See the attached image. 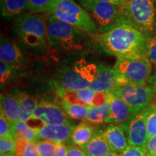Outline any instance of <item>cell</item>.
<instances>
[{"instance_id":"42","label":"cell","mask_w":156,"mask_h":156,"mask_svg":"<svg viewBox=\"0 0 156 156\" xmlns=\"http://www.w3.org/2000/svg\"><path fill=\"white\" fill-rule=\"evenodd\" d=\"M155 103H156V94H155ZM154 100V101H155Z\"/></svg>"},{"instance_id":"3","label":"cell","mask_w":156,"mask_h":156,"mask_svg":"<svg viewBox=\"0 0 156 156\" xmlns=\"http://www.w3.org/2000/svg\"><path fill=\"white\" fill-rule=\"evenodd\" d=\"M13 31L20 41L28 47L38 50L48 48L47 20L42 15L23 13L15 19Z\"/></svg>"},{"instance_id":"7","label":"cell","mask_w":156,"mask_h":156,"mask_svg":"<svg viewBox=\"0 0 156 156\" xmlns=\"http://www.w3.org/2000/svg\"><path fill=\"white\" fill-rule=\"evenodd\" d=\"M126 16L129 24L148 38L156 31V0H126Z\"/></svg>"},{"instance_id":"18","label":"cell","mask_w":156,"mask_h":156,"mask_svg":"<svg viewBox=\"0 0 156 156\" xmlns=\"http://www.w3.org/2000/svg\"><path fill=\"white\" fill-rule=\"evenodd\" d=\"M1 112L11 123L20 121V107L17 98L14 95L4 94L1 95Z\"/></svg>"},{"instance_id":"30","label":"cell","mask_w":156,"mask_h":156,"mask_svg":"<svg viewBox=\"0 0 156 156\" xmlns=\"http://www.w3.org/2000/svg\"><path fill=\"white\" fill-rule=\"evenodd\" d=\"M17 141L14 137L0 138L1 155H15L17 151Z\"/></svg>"},{"instance_id":"6","label":"cell","mask_w":156,"mask_h":156,"mask_svg":"<svg viewBox=\"0 0 156 156\" xmlns=\"http://www.w3.org/2000/svg\"><path fill=\"white\" fill-rule=\"evenodd\" d=\"M77 1L89 13L101 34L108 32L124 23H129L124 7L97 0Z\"/></svg>"},{"instance_id":"1","label":"cell","mask_w":156,"mask_h":156,"mask_svg":"<svg viewBox=\"0 0 156 156\" xmlns=\"http://www.w3.org/2000/svg\"><path fill=\"white\" fill-rule=\"evenodd\" d=\"M107 54L124 58H147L148 38L129 23L95 37Z\"/></svg>"},{"instance_id":"13","label":"cell","mask_w":156,"mask_h":156,"mask_svg":"<svg viewBox=\"0 0 156 156\" xmlns=\"http://www.w3.org/2000/svg\"><path fill=\"white\" fill-rule=\"evenodd\" d=\"M120 85L118 75L114 67L100 64L98 65L97 72L93 81L89 88L96 93H112Z\"/></svg>"},{"instance_id":"35","label":"cell","mask_w":156,"mask_h":156,"mask_svg":"<svg viewBox=\"0 0 156 156\" xmlns=\"http://www.w3.org/2000/svg\"><path fill=\"white\" fill-rule=\"evenodd\" d=\"M144 148L146 156H156V135L147 140Z\"/></svg>"},{"instance_id":"2","label":"cell","mask_w":156,"mask_h":156,"mask_svg":"<svg viewBox=\"0 0 156 156\" xmlns=\"http://www.w3.org/2000/svg\"><path fill=\"white\" fill-rule=\"evenodd\" d=\"M47 37L49 48L56 55L85 54L95 44L92 36L53 16L47 20Z\"/></svg>"},{"instance_id":"8","label":"cell","mask_w":156,"mask_h":156,"mask_svg":"<svg viewBox=\"0 0 156 156\" xmlns=\"http://www.w3.org/2000/svg\"><path fill=\"white\" fill-rule=\"evenodd\" d=\"M120 84L146 85L153 71V64L148 58H118L114 65Z\"/></svg>"},{"instance_id":"9","label":"cell","mask_w":156,"mask_h":156,"mask_svg":"<svg viewBox=\"0 0 156 156\" xmlns=\"http://www.w3.org/2000/svg\"><path fill=\"white\" fill-rule=\"evenodd\" d=\"M112 93L121 98L134 113L139 112L151 106L155 97V93L147 84H120Z\"/></svg>"},{"instance_id":"10","label":"cell","mask_w":156,"mask_h":156,"mask_svg":"<svg viewBox=\"0 0 156 156\" xmlns=\"http://www.w3.org/2000/svg\"><path fill=\"white\" fill-rule=\"evenodd\" d=\"M122 126L126 132L129 145L145 147L148 140L146 108L134 114L129 120Z\"/></svg>"},{"instance_id":"26","label":"cell","mask_w":156,"mask_h":156,"mask_svg":"<svg viewBox=\"0 0 156 156\" xmlns=\"http://www.w3.org/2000/svg\"><path fill=\"white\" fill-rule=\"evenodd\" d=\"M54 0H28L27 10L31 13H48L51 9Z\"/></svg>"},{"instance_id":"25","label":"cell","mask_w":156,"mask_h":156,"mask_svg":"<svg viewBox=\"0 0 156 156\" xmlns=\"http://www.w3.org/2000/svg\"><path fill=\"white\" fill-rule=\"evenodd\" d=\"M60 103V106L71 119L74 120H85L89 111V106L70 103L64 99H62Z\"/></svg>"},{"instance_id":"5","label":"cell","mask_w":156,"mask_h":156,"mask_svg":"<svg viewBox=\"0 0 156 156\" xmlns=\"http://www.w3.org/2000/svg\"><path fill=\"white\" fill-rule=\"evenodd\" d=\"M48 14L95 38L99 34L89 13L74 0H54Z\"/></svg>"},{"instance_id":"34","label":"cell","mask_w":156,"mask_h":156,"mask_svg":"<svg viewBox=\"0 0 156 156\" xmlns=\"http://www.w3.org/2000/svg\"><path fill=\"white\" fill-rule=\"evenodd\" d=\"M119 156H146V154L144 147L129 145Z\"/></svg>"},{"instance_id":"36","label":"cell","mask_w":156,"mask_h":156,"mask_svg":"<svg viewBox=\"0 0 156 156\" xmlns=\"http://www.w3.org/2000/svg\"><path fill=\"white\" fill-rule=\"evenodd\" d=\"M87 154L81 147L72 145L68 147L67 156H86Z\"/></svg>"},{"instance_id":"32","label":"cell","mask_w":156,"mask_h":156,"mask_svg":"<svg viewBox=\"0 0 156 156\" xmlns=\"http://www.w3.org/2000/svg\"><path fill=\"white\" fill-rule=\"evenodd\" d=\"M15 68L3 62H0V80L2 85L8 82L14 75Z\"/></svg>"},{"instance_id":"21","label":"cell","mask_w":156,"mask_h":156,"mask_svg":"<svg viewBox=\"0 0 156 156\" xmlns=\"http://www.w3.org/2000/svg\"><path fill=\"white\" fill-rule=\"evenodd\" d=\"M82 149L90 156H105L112 151L103 132H96L92 140Z\"/></svg>"},{"instance_id":"14","label":"cell","mask_w":156,"mask_h":156,"mask_svg":"<svg viewBox=\"0 0 156 156\" xmlns=\"http://www.w3.org/2000/svg\"><path fill=\"white\" fill-rule=\"evenodd\" d=\"M107 98L110 103L111 111L106 124L122 125L129 120L132 115L135 114L121 98L114 93H107Z\"/></svg>"},{"instance_id":"41","label":"cell","mask_w":156,"mask_h":156,"mask_svg":"<svg viewBox=\"0 0 156 156\" xmlns=\"http://www.w3.org/2000/svg\"><path fill=\"white\" fill-rule=\"evenodd\" d=\"M0 156H15V155H1Z\"/></svg>"},{"instance_id":"17","label":"cell","mask_w":156,"mask_h":156,"mask_svg":"<svg viewBox=\"0 0 156 156\" xmlns=\"http://www.w3.org/2000/svg\"><path fill=\"white\" fill-rule=\"evenodd\" d=\"M102 132L112 151L121 153L129 145L126 132L122 125H110Z\"/></svg>"},{"instance_id":"38","label":"cell","mask_w":156,"mask_h":156,"mask_svg":"<svg viewBox=\"0 0 156 156\" xmlns=\"http://www.w3.org/2000/svg\"><path fill=\"white\" fill-rule=\"evenodd\" d=\"M147 84L151 87L154 93L156 94V70L152 74L151 77L148 79Z\"/></svg>"},{"instance_id":"31","label":"cell","mask_w":156,"mask_h":156,"mask_svg":"<svg viewBox=\"0 0 156 156\" xmlns=\"http://www.w3.org/2000/svg\"><path fill=\"white\" fill-rule=\"evenodd\" d=\"M0 137H14L12 123L7 119L2 112L0 114Z\"/></svg>"},{"instance_id":"11","label":"cell","mask_w":156,"mask_h":156,"mask_svg":"<svg viewBox=\"0 0 156 156\" xmlns=\"http://www.w3.org/2000/svg\"><path fill=\"white\" fill-rule=\"evenodd\" d=\"M30 119L38 121L43 125H60L70 124L68 116L61 106L48 101H42Z\"/></svg>"},{"instance_id":"27","label":"cell","mask_w":156,"mask_h":156,"mask_svg":"<svg viewBox=\"0 0 156 156\" xmlns=\"http://www.w3.org/2000/svg\"><path fill=\"white\" fill-rule=\"evenodd\" d=\"M58 144L49 140H38L36 142V151L39 156H54Z\"/></svg>"},{"instance_id":"15","label":"cell","mask_w":156,"mask_h":156,"mask_svg":"<svg viewBox=\"0 0 156 156\" xmlns=\"http://www.w3.org/2000/svg\"><path fill=\"white\" fill-rule=\"evenodd\" d=\"M62 99L70 103H77L85 106H101L107 101V93H96L93 90L87 88L75 92L66 93Z\"/></svg>"},{"instance_id":"4","label":"cell","mask_w":156,"mask_h":156,"mask_svg":"<svg viewBox=\"0 0 156 156\" xmlns=\"http://www.w3.org/2000/svg\"><path fill=\"white\" fill-rule=\"evenodd\" d=\"M97 67L83 60L62 67L54 83L58 95L62 98L66 93L89 88L96 75Z\"/></svg>"},{"instance_id":"39","label":"cell","mask_w":156,"mask_h":156,"mask_svg":"<svg viewBox=\"0 0 156 156\" xmlns=\"http://www.w3.org/2000/svg\"><path fill=\"white\" fill-rule=\"evenodd\" d=\"M99 2H106V3H110L112 5L119 6V7H124L125 6L126 0H97Z\"/></svg>"},{"instance_id":"28","label":"cell","mask_w":156,"mask_h":156,"mask_svg":"<svg viewBox=\"0 0 156 156\" xmlns=\"http://www.w3.org/2000/svg\"><path fill=\"white\" fill-rule=\"evenodd\" d=\"M146 126L148 139L156 135V103L146 108Z\"/></svg>"},{"instance_id":"40","label":"cell","mask_w":156,"mask_h":156,"mask_svg":"<svg viewBox=\"0 0 156 156\" xmlns=\"http://www.w3.org/2000/svg\"><path fill=\"white\" fill-rule=\"evenodd\" d=\"M105 156H119V154L116 153V152L112 151L111 152H109L108 154H106Z\"/></svg>"},{"instance_id":"23","label":"cell","mask_w":156,"mask_h":156,"mask_svg":"<svg viewBox=\"0 0 156 156\" xmlns=\"http://www.w3.org/2000/svg\"><path fill=\"white\" fill-rule=\"evenodd\" d=\"M110 111V103L107 98L106 102L101 106L90 107L85 122L91 124H106Z\"/></svg>"},{"instance_id":"44","label":"cell","mask_w":156,"mask_h":156,"mask_svg":"<svg viewBox=\"0 0 156 156\" xmlns=\"http://www.w3.org/2000/svg\"><path fill=\"white\" fill-rule=\"evenodd\" d=\"M86 156H90V155H86Z\"/></svg>"},{"instance_id":"29","label":"cell","mask_w":156,"mask_h":156,"mask_svg":"<svg viewBox=\"0 0 156 156\" xmlns=\"http://www.w3.org/2000/svg\"><path fill=\"white\" fill-rule=\"evenodd\" d=\"M17 141V147L15 156H39L36 151V142Z\"/></svg>"},{"instance_id":"16","label":"cell","mask_w":156,"mask_h":156,"mask_svg":"<svg viewBox=\"0 0 156 156\" xmlns=\"http://www.w3.org/2000/svg\"><path fill=\"white\" fill-rule=\"evenodd\" d=\"M74 126L71 124L43 125L36 129L38 140H46L56 143H64L71 137Z\"/></svg>"},{"instance_id":"22","label":"cell","mask_w":156,"mask_h":156,"mask_svg":"<svg viewBox=\"0 0 156 156\" xmlns=\"http://www.w3.org/2000/svg\"><path fill=\"white\" fill-rule=\"evenodd\" d=\"M14 95L17 98L20 107V121L28 122L32 118L38 102L34 98L25 93L17 92Z\"/></svg>"},{"instance_id":"37","label":"cell","mask_w":156,"mask_h":156,"mask_svg":"<svg viewBox=\"0 0 156 156\" xmlns=\"http://www.w3.org/2000/svg\"><path fill=\"white\" fill-rule=\"evenodd\" d=\"M68 147L64 143H58L54 156H67Z\"/></svg>"},{"instance_id":"33","label":"cell","mask_w":156,"mask_h":156,"mask_svg":"<svg viewBox=\"0 0 156 156\" xmlns=\"http://www.w3.org/2000/svg\"><path fill=\"white\" fill-rule=\"evenodd\" d=\"M147 58L156 67V31L153 36L148 38Z\"/></svg>"},{"instance_id":"43","label":"cell","mask_w":156,"mask_h":156,"mask_svg":"<svg viewBox=\"0 0 156 156\" xmlns=\"http://www.w3.org/2000/svg\"><path fill=\"white\" fill-rule=\"evenodd\" d=\"M0 1H1V2H2V1H4V0H0Z\"/></svg>"},{"instance_id":"24","label":"cell","mask_w":156,"mask_h":156,"mask_svg":"<svg viewBox=\"0 0 156 156\" xmlns=\"http://www.w3.org/2000/svg\"><path fill=\"white\" fill-rule=\"evenodd\" d=\"M14 137L17 140L26 142H36L38 140L36 129L31 127L27 122L19 121L12 123Z\"/></svg>"},{"instance_id":"19","label":"cell","mask_w":156,"mask_h":156,"mask_svg":"<svg viewBox=\"0 0 156 156\" xmlns=\"http://www.w3.org/2000/svg\"><path fill=\"white\" fill-rule=\"evenodd\" d=\"M28 0H4L1 2V15L3 19L10 20L27 10Z\"/></svg>"},{"instance_id":"12","label":"cell","mask_w":156,"mask_h":156,"mask_svg":"<svg viewBox=\"0 0 156 156\" xmlns=\"http://www.w3.org/2000/svg\"><path fill=\"white\" fill-rule=\"evenodd\" d=\"M0 60L15 69L24 67L28 62L24 51L16 42L1 36L0 39Z\"/></svg>"},{"instance_id":"20","label":"cell","mask_w":156,"mask_h":156,"mask_svg":"<svg viewBox=\"0 0 156 156\" xmlns=\"http://www.w3.org/2000/svg\"><path fill=\"white\" fill-rule=\"evenodd\" d=\"M95 133L92 124L86 122H82L74 128L70 139L74 145L83 148L92 140Z\"/></svg>"}]
</instances>
